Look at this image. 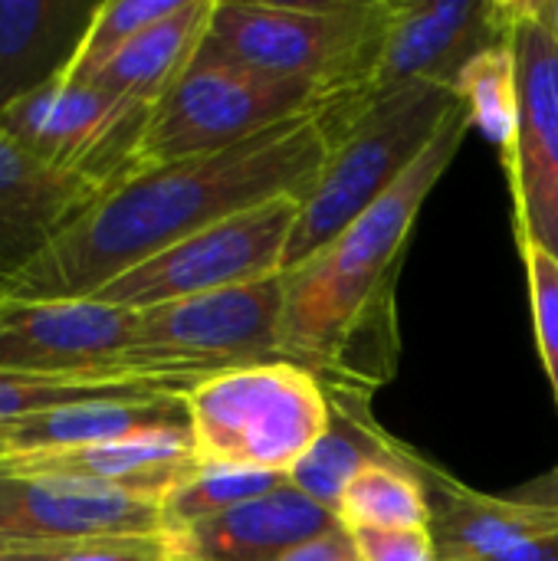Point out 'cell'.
<instances>
[{
	"label": "cell",
	"mask_w": 558,
	"mask_h": 561,
	"mask_svg": "<svg viewBox=\"0 0 558 561\" xmlns=\"http://www.w3.org/2000/svg\"><path fill=\"white\" fill-rule=\"evenodd\" d=\"M319 108L227 151L125 178L56 237L3 299H92L112 279L234 214L276 197L306 201L329 158Z\"/></svg>",
	"instance_id": "cell-1"
},
{
	"label": "cell",
	"mask_w": 558,
	"mask_h": 561,
	"mask_svg": "<svg viewBox=\"0 0 558 561\" xmlns=\"http://www.w3.org/2000/svg\"><path fill=\"white\" fill-rule=\"evenodd\" d=\"M470 131L457 102L414 168L329 247L283 273V355L329 385L375 391L398 368V276L411 227Z\"/></svg>",
	"instance_id": "cell-2"
},
{
	"label": "cell",
	"mask_w": 558,
	"mask_h": 561,
	"mask_svg": "<svg viewBox=\"0 0 558 561\" xmlns=\"http://www.w3.org/2000/svg\"><path fill=\"white\" fill-rule=\"evenodd\" d=\"M457 102L451 85L428 82L378 99L339 95L322 102L319 122L329 135V158L299 207L283 273L316 256L382 201L431 148Z\"/></svg>",
	"instance_id": "cell-3"
},
{
	"label": "cell",
	"mask_w": 558,
	"mask_h": 561,
	"mask_svg": "<svg viewBox=\"0 0 558 561\" xmlns=\"http://www.w3.org/2000/svg\"><path fill=\"white\" fill-rule=\"evenodd\" d=\"M391 0H214L201 53L303 82L326 99L358 95L375 76Z\"/></svg>",
	"instance_id": "cell-4"
},
{
	"label": "cell",
	"mask_w": 558,
	"mask_h": 561,
	"mask_svg": "<svg viewBox=\"0 0 558 561\" xmlns=\"http://www.w3.org/2000/svg\"><path fill=\"white\" fill-rule=\"evenodd\" d=\"M283 302L286 279L280 273L240 289L145 309L132 342L112 365V378L184 398L217 375L280 362L286 358Z\"/></svg>",
	"instance_id": "cell-5"
},
{
	"label": "cell",
	"mask_w": 558,
	"mask_h": 561,
	"mask_svg": "<svg viewBox=\"0 0 558 561\" xmlns=\"http://www.w3.org/2000/svg\"><path fill=\"white\" fill-rule=\"evenodd\" d=\"M201 467H247L289 477L326 434L329 385L296 362H260L184 394Z\"/></svg>",
	"instance_id": "cell-6"
},
{
	"label": "cell",
	"mask_w": 558,
	"mask_h": 561,
	"mask_svg": "<svg viewBox=\"0 0 558 561\" xmlns=\"http://www.w3.org/2000/svg\"><path fill=\"white\" fill-rule=\"evenodd\" d=\"M326 95L207 53H194L181 79L151 108L138 145V171L227 151L276 125L316 112Z\"/></svg>",
	"instance_id": "cell-7"
},
{
	"label": "cell",
	"mask_w": 558,
	"mask_h": 561,
	"mask_svg": "<svg viewBox=\"0 0 558 561\" xmlns=\"http://www.w3.org/2000/svg\"><path fill=\"white\" fill-rule=\"evenodd\" d=\"M299 207V197H276L234 214L112 279L92 299L145 312L280 276Z\"/></svg>",
	"instance_id": "cell-8"
},
{
	"label": "cell",
	"mask_w": 558,
	"mask_h": 561,
	"mask_svg": "<svg viewBox=\"0 0 558 561\" xmlns=\"http://www.w3.org/2000/svg\"><path fill=\"white\" fill-rule=\"evenodd\" d=\"M151 108L128 105L99 85L59 79L0 112V135L49 171L102 191L138 174V145Z\"/></svg>",
	"instance_id": "cell-9"
},
{
	"label": "cell",
	"mask_w": 558,
	"mask_h": 561,
	"mask_svg": "<svg viewBox=\"0 0 558 561\" xmlns=\"http://www.w3.org/2000/svg\"><path fill=\"white\" fill-rule=\"evenodd\" d=\"M510 46L520 76V131L503 168L516 243H536L558 256V43L533 0L510 3Z\"/></svg>",
	"instance_id": "cell-10"
},
{
	"label": "cell",
	"mask_w": 558,
	"mask_h": 561,
	"mask_svg": "<svg viewBox=\"0 0 558 561\" xmlns=\"http://www.w3.org/2000/svg\"><path fill=\"white\" fill-rule=\"evenodd\" d=\"M135 325L138 312L99 299H0V371L112 378Z\"/></svg>",
	"instance_id": "cell-11"
},
{
	"label": "cell",
	"mask_w": 558,
	"mask_h": 561,
	"mask_svg": "<svg viewBox=\"0 0 558 561\" xmlns=\"http://www.w3.org/2000/svg\"><path fill=\"white\" fill-rule=\"evenodd\" d=\"M513 0H391L385 46L365 99L405 85H451L464 66L510 39Z\"/></svg>",
	"instance_id": "cell-12"
},
{
	"label": "cell",
	"mask_w": 558,
	"mask_h": 561,
	"mask_svg": "<svg viewBox=\"0 0 558 561\" xmlns=\"http://www.w3.org/2000/svg\"><path fill=\"white\" fill-rule=\"evenodd\" d=\"M112 536H164L161 500L79 480L0 470V542L76 546Z\"/></svg>",
	"instance_id": "cell-13"
},
{
	"label": "cell",
	"mask_w": 558,
	"mask_h": 561,
	"mask_svg": "<svg viewBox=\"0 0 558 561\" xmlns=\"http://www.w3.org/2000/svg\"><path fill=\"white\" fill-rule=\"evenodd\" d=\"M105 191L49 171L0 135V296Z\"/></svg>",
	"instance_id": "cell-14"
},
{
	"label": "cell",
	"mask_w": 558,
	"mask_h": 561,
	"mask_svg": "<svg viewBox=\"0 0 558 561\" xmlns=\"http://www.w3.org/2000/svg\"><path fill=\"white\" fill-rule=\"evenodd\" d=\"M332 526H339V519L326 506L293 483H283L260 500L164 539L171 561H283Z\"/></svg>",
	"instance_id": "cell-15"
},
{
	"label": "cell",
	"mask_w": 558,
	"mask_h": 561,
	"mask_svg": "<svg viewBox=\"0 0 558 561\" xmlns=\"http://www.w3.org/2000/svg\"><path fill=\"white\" fill-rule=\"evenodd\" d=\"M197 454L191 431H155L135 434L109 444H92L79 450L33 454L0 460V470L20 477H56L95 486H112L151 500H164L184 477L197 470Z\"/></svg>",
	"instance_id": "cell-16"
},
{
	"label": "cell",
	"mask_w": 558,
	"mask_h": 561,
	"mask_svg": "<svg viewBox=\"0 0 558 561\" xmlns=\"http://www.w3.org/2000/svg\"><path fill=\"white\" fill-rule=\"evenodd\" d=\"M92 0H0V112L69 76Z\"/></svg>",
	"instance_id": "cell-17"
},
{
	"label": "cell",
	"mask_w": 558,
	"mask_h": 561,
	"mask_svg": "<svg viewBox=\"0 0 558 561\" xmlns=\"http://www.w3.org/2000/svg\"><path fill=\"white\" fill-rule=\"evenodd\" d=\"M155 431H191L181 394H135L66 404L0 427V460L79 450Z\"/></svg>",
	"instance_id": "cell-18"
},
{
	"label": "cell",
	"mask_w": 558,
	"mask_h": 561,
	"mask_svg": "<svg viewBox=\"0 0 558 561\" xmlns=\"http://www.w3.org/2000/svg\"><path fill=\"white\" fill-rule=\"evenodd\" d=\"M329 404H332L329 427L316 440V447L296 463L289 483L335 516L345 486L365 467L388 463L398 457V437L375 421L368 391L329 385Z\"/></svg>",
	"instance_id": "cell-19"
},
{
	"label": "cell",
	"mask_w": 558,
	"mask_h": 561,
	"mask_svg": "<svg viewBox=\"0 0 558 561\" xmlns=\"http://www.w3.org/2000/svg\"><path fill=\"white\" fill-rule=\"evenodd\" d=\"M210 10L214 0H181V7L171 16L148 26L109 66H102L92 76V85H99L118 102L155 108L161 95L191 66L204 39Z\"/></svg>",
	"instance_id": "cell-20"
},
{
	"label": "cell",
	"mask_w": 558,
	"mask_h": 561,
	"mask_svg": "<svg viewBox=\"0 0 558 561\" xmlns=\"http://www.w3.org/2000/svg\"><path fill=\"white\" fill-rule=\"evenodd\" d=\"M411 447L398 440V457L365 467L342 493L335 519L345 529H431V503L411 467Z\"/></svg>",
	"instance_id": "cell-21"
},
{
	"label": "cell",
	"mask_w": 558,
	"mask_h": 561,
	"mask_svg": "<svg viewBox=\"0 0 558 561\" xmlns=\"http://www.w3.org/2000/svg\"><path fill=\"white\" fill-rule=\"evenodd\" d=\"M460 105L467 108L470 128L497 145L506 161L516 148L520 131V76L510 39L474 56L454 82Z\"/></svg>",
	"instance_id": "cell-22"
},
{
	"label": "cell",
	"mask_w": 558,
	"mask_h": 561,
	"mask_svg": "<svg viewBox=\"0 0 558 561\" xmlns=\"http://www.w3.org/2000/svg\"><path fill=\"white\" fill-rule=\"evenodd\" d=\"M289 483V477L247 470V467H197L161 500L164 536L191 529L204 519H214L227 510H237L250 500H260Z\"/></svg>",
	"instance_id": "cell-23"
},
{
	"label": "cell",
	"mask_w": 558,
	"mask_h": 561,
	"mask_svg": "<svg viewBox=\"0 0 558 561\" xmlns=\"http://www.w3.org/2000/svg\"><path fill=\"white\" fill-rule=\"evenodd\" d=\"M135 394H161L148 385L115 381V378H59V375H23L0 371V427L13 421H26L33 414H46L66 404L102 401V398H135Z\"/></svg>",
	"instance_id": "cell-24"
},
{
	"label": "cell",
	"mask_w": 558,
	"mask_h": 561,
	"mask_svg": "<svg viewBox=\"0 0 558 561\" xmlns=\"http://www.w3.org/2000/svg\"><path fill=\"white\" fill-rule=\"evenodd\" d=\"M181 7V0H105L95 7V16L89 23V33L82 39V49L69 69V82H92V76L109 66L135 36H141L158 20L171 16Z\"/></svg>",
	"instance_id": "cell-25"
},
{
	"label": "cell",
	"mask_w": 558,
	"mask_h": 561,
	"mask_svg": "<svg viewBox=\"0 0 558 561\" xmlns=\"http://www.w3.org/2000/svg\"><path fill=\"white\" fill-rule=\"evenodd\" d=\"M520 256L526 266L536 345H539L543 368H546V378L558 404V256L546 253L536 243H520Z\"/></svg>",
	"instance_id": "cell-26"
},
{
	"label": "cell",
	"mask_w": 558,
	"mask_h": 561,
	"mask_svg": "<svg viewBox=\"0 0 558 561\" xmlns=\"http://www.w3.org/2000/svg\"><path fill=\"white\" fill-rule=\"evenodd\" d=\"M362 561H441L431 529H349Z\"/></svg>",
	"instance_id": "cell-27"
},
{
	"label": "cell",
	"mask_w": 558,
	"mask_h": 561,
	"mask_svg": "<svg viewBox=\"0 0 558 561\" xmlns=\"http://www.w3.org/2000/svg\"><path fill=\"white\" fill-rule=\"evenodd\" d=\"M59 561H171L164 536H112L69 546Z\"/></svg>",
	"instance_id": "cell-28"
},
{
	"label": "cell",
	"mask_w": 558,
	"mask_h": 561,
	"mask_svg": "<svg viewBox=\"0 0 558 561\" xmlns=\"http://www.w3.org/2000/svg\"><path fill=\"white\" fill-rule=\"evenodd\" d=\"M283 561H362V556L352 542V533L345 526H332L329 533L309 539Z\"/></svg>",
	"instance_id": "cell-29"
},
{
	"label": "cell",
	"mask_w": 558,
	"mask_h": 561,
	"mask_svg": "<svg viewBox=\"0 0 558 561\" xmlns=\"http://www.w3.org/2000/svg\"><path fill=\"white\" fill-rule=\"evenodd\" d=\"M69 546H7L0 542V561H59Z\"/></svg>",
	"instance_id": "cell-30"
},
{
	"label": "cell",
	"mask_w": 558,
	"mask_h": 561,
	"mask_svg": "<svg viewBox=\"0 0 558 561\" xmlns=\"http://www.w3.org/2000/svg\"><path fill=\"white\" fill-rule=\"evenodd\" d=\"M497 561H558V536L539 542V546H529V549H523V552H516V556H506V559Z\"/></svg>",
	"instance_id": "cell-31"
},
{
	"label": "cell",
	"mask_w": 558,
	"mask_h": 561,
	"mask_svg": "<svg viewBox=\"0 0 558 561\" xmlns=\"http://www.w3.org/2000/svg\"><path fill=\"white\" fill-rule=\"evenodd\" d=\"M536 16L546 23V30L553 33V39L558 43V0H533Z\"/></svg>",
	"instance_id": "cell-32"
},
{
	"label": "cell",
	"mask_w": 558,
	"mask_h": 561,
	"mask_svg": "<svg viewBox=\"0 0 558 561\" xmlns=\"http://www.w3.org/2000/svg\"><path fill=\"white\" fill-rule=\"evenodd\" d=\"M0 299H3V296H0Z\"/></svg>",
	"instance_id": "cell-33"
}]
</instances>
